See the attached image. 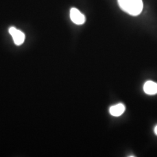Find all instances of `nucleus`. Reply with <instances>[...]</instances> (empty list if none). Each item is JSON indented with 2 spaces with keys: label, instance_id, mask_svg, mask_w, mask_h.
Listing matches in <instances>:
<instances>
[{
  "label": "nucleus",
  "instance_id": "obj_1",
  "mask_svg": "<svg viewBox=\"0 0 157 157\" xmlns=\"http://www.w3.org/2000/svg\"><path fill=\"white\" fill-rule=\"evenodd\" d=\"M121 8L129 15L137 16L143 10L142 0H118Z\"/></svg>",
  "mask_w": 157,
  "mask_h": 157
},
{
  "label": "nucleus",
  "instance_id": "obj_2",
  "mask_svg": "<svg viewBox=\"0 0 157 157\" xmlns=\"http://www.w3.org/2000/svg\"><path fill=\"white\" fill-rule=\"evenodd\" d=\"M70 17L74 23L81 25L86 22V17L84 15L75 8H72L70 11Z\"/></svg>",
  "mask_w": 157,
  "mask_h": 157
},
{
  "label": "nucleus",
  "instance_id": "obj_3",
  "mask_svg": "<svg viewBox=\"0 0 157 157\" xmlns=\"http://www.w3.org/2000/svg\"><path fill=\"white\" fill-rule=\"evenodd\" d=\"M9 33L12 37L15 44L17 45L22 44L25 41V36L22 32L14 27H11L9 29Z\"/></svg>",
  "mask_w": 157,
  "mask_h": 157
},
{
  "label": "nucleus",
  "instance_id": "obj_4",
  "mask_svg": "<svg viewBox=\"0 0 157 157\" xmlns=\"http://www.w3.org/2000/svg\"><path fill=\"white\" fill-rule=\"evenodd\" d=\"M143 89L146 94L154 95L157 94V83L151 80L147 81L144 85Z\"/></svg>",
  "mask_w": 157,
  "mask_h": 157
},
{
  "label": "nucleus",
  "instance_id": "obj_5",
  "mask_svg": "<svg viewBox=\"0 0 157 157\" xmlns=\"http://www.w3.org/2000/svg\"><path fill=\"white\" fill-rule=\"evenodd\" d=\"M125 111V106L123 104H118L110 108L109 112L113 117H119L122 115Z\"/></svg>",
  "mask_w": 157,
  "mask_h": 157
},
{
  "label": "nucleus",
  "instance_id": "obj_6",
  "mask_svg": "<svg viewBox=\"0 0 157 157\" xmlns=\"http://www.w3.org/2000/svg\"><path fill=\"white\" fill-rule=\"evenodd\" d=\"M154 133L155 135H157V125L154 128Z\"/></svg>",
  "mask_w": 157,
  "mask_h": 157
}]
</instances>
